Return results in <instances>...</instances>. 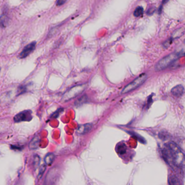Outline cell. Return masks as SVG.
<instances>
[{
	"instance_id": "6da1fadb",
	"label": "cell",
	"mask_w": 185,
	"mask_h": 185,
	"mask_svg": "<svg viewBox=\"0 0 185 185\" xmlns=\"http://www.w3.org/2000/svg\"><path fill=\"white\" fill-rule=\"evenodd\" d=\"M175 167L180 168L184 162V155L178 147L173 142L167 145Z\"/></svg>"
},
{
	"instance_id": "52a82bcc",
	"label": "cell",
	"mask_w": 185,
	"mask_h": 185,
	"mask_svg": "<svg viewBox=\"0 0 185 185\" xmlns=\"http://www.w3.org/2000/svg\"><path fill=\"white\" fill-rule=\"evenodd\" d=\"M93 128V125L91 123L85 124L78 127L77 129V133L79 135H84L89 133Z\"/></svg>"
},
{
	"instance_id": "3957f363",
	"label": "cell",
	"mask_w": 185,
	"mask_h": 185,
	"mask_svg": "<svg viewBox=\"0 0 185 185\" xmlns=\"http://www.w3.org/2000/svg\"><path fill=\"white\" fill-rule=\"evenodd\" d=\"M147 79V74L146 73H142L140 74L138 77L133 80V82H131L124 87V88L122 91L121 95L127 94L137 89V87H139V86H141L144 83Z\"/></svg>"
},
{
	"instance_id": "7402d4cb",
	"label": "cell",
	"mask_w": 185,
	"mask_h": 185,
	"mask_svg": "<svg viewBox=\"0 0 185 185\" xmlns=\"http://www.w3.org/2000/svg\"><path fill=\"white\" fill-rule=\"evenodd\" d=\"M153 102V99H152V96H151L149 97L148 99V105H149L151 104V103Z\"/></svg>"
},
{
	"instance_id": "5bb4252c",
	"label": "cell",
	"mask_w": 185,
	"mask_h": 185,
	"mask_svg": "<svg viewBox=\"0 0 185 185\" xmlns=\"http://www.w3.org/2000/svg\"><path fill=\"white\" fill-rule=\"evenodd\" d=\"M117 151L119 152V153L121 155L124 154L126 153V151H127V147L125 144L121 143L117 147Z\"/></svg>"
},
{
	"instance_id": "8992f818",
	"label": "cell",
	"mask_w": 185,
	"mask_h": 185,
	"mask_svg": "<svg viewBox=\"0 0 185 185\" xmlns=\"http://www.w3.org/2000/svg\"><path fill=\"white\" fill-rule=\"evenodd\" d=\"M35 46H36V42L34 41L25 46L19 55L20 58H25L26 57H27L33 50H34Z\"/></svg>"
},
{
	"instance_id": "e0dca14e",
	"label": "cell",
	"mask_w": 185,
	"mask_h": 185,
	"mask_svg": "<svg viewBox=\"0 0 185 185\" xmlns=\"http://www.w3.org/2000/svg\"><path fill=\"white\" fill-rule=\"evenodd\" d=\"M87 101H88L87 97L86 95H84L75 102V105H82L83 103H86Z\"/></svg>"
},
{
	"instance_id": "9a60e30c",
	"label": "cell",
	"mask_w": 185,
	"mask_h": 185,
	"mask_svg": "<svg viewBox=\"0 0 185 185\" xmlns=\"http://www.w3.org/2000/svg\"><path fill=\"white\" fill-rule=\"evenodd\" d=\"M144 12V10L143 7L141 6H138L136 7V8L135 9L134 13V15L135 17H139V16H141L143 13Z\"/></svg>"
},
{
	"instance_id": "ba28073f",
	"label": "cell",
	"mask_w": 185,
	"mask_h": 185,
	"mask_svg": "<svg viewBox=\"0 0 185 185\" xmlns=\"http://www.w3.org/2000/svg\"><path fill=\"white\" fill-rule=\"evenodd\" d=\"M41 141V137L39 135H36L32 139L29 144L30 150H35L39 148L40 142Z\"/></svg>"
},
{
	"instance_id": "2e32d148",
	"label": "cell",
	"mask_w": 185,
	"mask_h": 185,
	"mask_svg": "<svg viewBox=\"0 0 185 185\" xmlns=\"http://www.w3.org/2000/svg\"><path fill=\"white\" fill-rule=\"evenodd\" d=\"M182 28H179L178 30H176L175 32H174L173 35L171 37V38L173 39L174 38H179V37H180L182 35V34H183L184 33V30L183 29V30H181Z\"/></svg>"
},
{
	"instance_id": "7c38bea8",
	"label": "cell",
	"mask_w": 185,
	"mask_h": 185,
	"mask_svg": "<svg viewBox=\"0 0 185 185\" xmlns=\"http://www.w3.org/2000/svg\"><path fill=\"white\" fill-rule=\"evenodd\" d=\"M9 18L8 16L3 15L0 17V27H5L9 23Z\"/></svg>"
},
{
	"instance_id": "ffe728a7",
	"label": "cell",
	"mask_w": 185,
	"mask_h": 185,
	"mask_svg": "<svg viewBox=\"0 0 185 185\" xmlns=\"http://www.w3.org/2000/svg\"><path fill=\"white\" fill-rule=\"evenodd\" d=\"M155 10V9L154 8H150V9H148V12H147V14H148V15H151V14H153L154 13V11Z\"/></svg>"
},
{
	"instance_id": "7a4b0ae2",
	"label": "cell",
	"mask_w": 185,
	"mask_h": 185,
	"mask_svg": "<svg viewBox=\"0 0 185 185\" xmlns=\"http://www.w3.org/2000/svg\"><path fill=\"white\" fill-rule=\"evenodd\" d=\"M182 52H173L169 55L163 58L162 59L160 60L157 64H156L155 69L156 71H160L163 70L169 66L173 64L174 62H175L179 58L181 57Z\"/></svg>"
},
{
	"instance_id": "44dd1931",
	"label": "cell",
	"mask_w": 185,
	"mask_h": 185,
	"mask_svg": "<svg viewBox=\"0 0 185 185\" xmlns=\"http://www.w3.org/2000/svg\"><path fill=\"white\" fill-rule=\"evenodd\" d=\"M66 2L65 1H62V0H59L57 2V6H61L64 4V3Z\"/></svg>"
},
{
	"instance_id": "d6986e66",
	"label": "cell",
	"mask_w": 185,
	"mask_h": 185,
	"mask_svg": "<svg viewBox=\"0 0 185 185\" xmlns=\"http://www.w3.org/2000/svg\"><path fill=\"white\" fill-rule=\"evenodd\" d=\"M62 111H63V109L60 108L59 109L57 110V111H55L54 113H53L52 115L51 116V117H52V118H57Z\"/></svg>"
},
{
	"instance_id": "4fadbf2b",
	"label": "cell",
	"mask_w": 185,
	"mask_h": 185,
	"mask_svg": "<svg viewBox=\"0 0 185 185\" xmlns=\"http://www.w3.org/2000/svg\"><path fill=\"white\" fill-rule=\"evenodd\" d=\"M46 167H47V166L45 164H43L40 166L39 172L38 174V180L41 179L42 177L43 176V174L45 173V171H46Z\"/></svg>"
},
{
	"instance_id": "9c48e42d",
	"label": "cell",
	"mask_w": 185,
	"mask_h": 185,
	"mask_svg": "<svg viewBox=\"0 0 185 185\" xmlns=\"http://www.w3.org/2000/svg\"><path fill=\"white\" fill-rule=\"evenodd\" d=\"M184 92V87L182 85H178L171 90V93L176 97H180Z\"/></svg>"
},
{
	"instance_id": "ac0fdd59",
	"label": "cell",
	"mask_w": 185,
	"mask_h": 185,
	"mask_svg": "<svg viewBox=\"0 0 185 185\" xmlns=\"http://www.w3.org/2000/svg\"><path fill=\"white\" fill-rule=\"evenodd\" d=\"M40 161V158L39 157V156L38 155H35L33 159V166L35 169H37L38 167H39Z\"/></svg>"
},
{
	"instance_id": "8fae6325",
	"label": "cell",
	"mask_w": 185,
	"mask_h": 185,
	"mask_svg": "<svg viewBox=\"0 0 185 185\" xmlns=\"http://www.w3.org/2000/svg\"><path fill=\"white\" fill-rule=\"evenodd\" d=\"M169 185H181V183L177 176L174 175H171L168 179Z\"/></svg>"
},
{
	"instance_id": "5b68a950",
	"label": "cell",
	"mask_w": 185,
	"mask_h": 185,
	"mask_svg": "<svg viewBox=\"0 0 185 185\" xmlns=\"http://www.w3.org/2000/svg\"><path fill=\"white\" fill-rule=\"evenodd\" d=\"M32 119V112L31 110H25L16 115L14 117L15 122L23 121H30Z\"/></svg>"
},
{
	"instance_id": "277c9868",
	"label": "cell",
	"mask_w": 185,
	"mask_h": 185,
	"mask_svg": "<svg viewBox=\"0 0 185 185\" xmlns=\"http://www.w3.org/2000/svg\"><path fill=\"white\" fill-rule=\"evenodd\" d=\"M85 89H86V84L79 85L73 87L64 96L65 99H66V101H69L70 99L74 98L76 96L82 94Z\"/></svg>"
},
{
	"instance_id": "30bf717a",
	"label": "cell",
	"mask_w": 185,
	"mask_h": 185,
	"mask_svg": "<svg viewBox=\"0 0 185 185\" xmlns=\"http://www.w3.org/2000/svg\"><path fill=\"white\" fill-rule=\"evenodd\" d=\"M55 156L54 154L52 153H50L47 154H46V156L44 158V162L45 164L46 165H52L53 162L55 160Z\"/></svg>"
}]
</instances>
